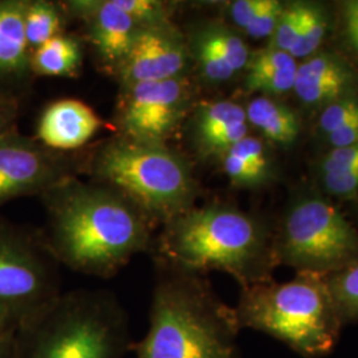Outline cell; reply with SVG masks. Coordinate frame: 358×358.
Instances as JSON below:
<instances>
[{"instance_id": "7", "label": "cell", "mask_w": 358, "mask_h": 358, "mask_svg": "<svg viewBox=\"0 0 358 358\" xmlns=\"http://www.w3.org/2000/svg\"><path fill=\"white\" fill-rule=\"evenodd\" d=\"M275 254L297 273L328 276L358 263V231L329 201L304 195L275 232Z\"/></svg>"}, {"instance_id": "24", "label": "cell", "mask_w": 358, "mask_h": 358, "mask_svg": "<svg viewBox=\"0 0 358 358\" xmlns=\"http://www.w3.org/2000/svg\"><path fill=\"white\" fill-rule=\"evenodd\" d=\"M236 154L254 177L257 187L267 185L275 177V165L267 143L255 136H247L230 149Z\"/></svg>"}, {"instance_id": "17", "label": "cell", "mask_w": 358, "mask_h": 358, "mask_svg": "<svg viewBox=\"0 0 358 358\" xmlns=\"http://www.w3.org/2000/svg\"><path fill=\"white\" fill-rule=\"evenodd\" d=\"M299 63L289 53L264 48L251 55L245 69L244 90L259 96L279 97L294 90Z\"/></svg>"}, {"instance_id": "2", "label": "cell", "mask_w": 358, "mask_h": 358, "mask_svg": "<svg viewBox=\"0 0 358 358\" xmlns=\"http://www.w3.org/2000/svg\"><path fill=\"white\" fill-rule=\"evenodd\" d=\"M157 264L205 273L220 271L242 288L271 282L278 266L275 234L259 217L231 206L192 207L154 238Z\"/></svg>"}, {"instance_id": "18", "label": "cell", "mask_w": 358, "mask_h": 358, "mask_svg": "<svg viewBox=\"0 0 358 358\" xmlns=\"http://www.w3.org/2000/svg\"><path fill=\"white\" fill-rule=\"evenodd\" d=\"M248 127L256 129L266 141L291 148L300 136V120L294 109L268 96H255L244 106Z\"/></svg>"}, {"instance_id": "6", "label": "cell", "mask_w": 358, "mask_h": 358, "mask_svg": "<svg viewBox=\"0 0 358 358\" xmlns=\"http://www.w3.org/2000/svg\"><path fill=\"white\" fill-rule=\"evenodd\" d=\"M234 310L241 329L266 333L304 358L332 353L344 328L325 276L315 273L242 288Z\"/></svg>"}, {"instance_id": "29", "label": "cell", "mask_w": 358, "mask_h": 358, "mask_svg": "<svg viewBox=\"0 0 358 358\" xmlns=\"http://www.w3.org/2000/svg\"><path fill=\"white\" fill-rule=\"evenodd\" d=\"M356 169H358V142L338 149H329L319 164L320 176L346 173Z\"/></svg>"}, {"instance_id": "19", "label": "cell", "mask_w": 358, "mask_h": 358, "mask_svg": "<svg viewBox=\"0 0 358 358\" xmlns=\"http://www.w3.org/2000/svg\"><path fill=\"white\" fill-rule=\"evenodd\" d=\"M83 63V47L71 35L55 36L31 55L34 76H75Z\"/></svg>"}, {"instance_id": "36", "label": "cell", "mask_w": 358, "mask_h": 358, "mask_svg": "<svg viewBox=\"0 0 358 358\" xmlns=\"http://www.w3.org/2000/svg\"><path fill=\"white\" fill-rule=\"evenodd\" d=\"M4 333H13V332H6V331H3V329H0V336H1V334H4Z\"/></svg>"}, {"instance_id": "13", "label": "cell", "mask_w": 358, "mask_h": 358, "mask_svg": "<svg viewBox=\"0 0 358 358\" xmlns=\"http://www.w3.org/2000/svg\"><path fill=\"white\" fill-rule=\"evenodd\" d=\"M189 133L192 148L203 159H219L248 136L244 106L231 100L203 101L192 108Z\"/></svg>"}, {"instance_id": "4", "label": "cell", "mask_w": 358, "mask_h": 358, "mask_svg": "<svg viewBox=\"0 0 358 358\" xmlns=\"http://www.w3.org/2000/svg\"><path fill=\"white\" fill-rule=\"evenodd\" d=\"M133 343L128 310L115 292L75 289L15 331L13 358H125Z\"/></svg>"}, {"instance_id": "15", "label": "cell", "mask_w": 358, "mask_h": 358, "mask_svg": "<svg viewBox=\"0 0 358 358\" xmlns=\"http://www.w3.org/2000/svg\"><path fill=\"white\" fill-rule=\"evenodd\" d=\"M103 125V120L90 105L63 99L43 110L35 138L51 150L68 153L87 145Z\"/></svg>"}, {"instance_id": "30", "label": "cell", "mask_w": 358, "mask_h": 358, "mask_svg": "<svg viewBox=\"0 0 358 358\" xmlns=\"http://www.w3.org/2000/svg\"><path fill=\"white\" fill-rule=\"evenodd\" d=\"M325 192L341 199H353L358 195V169L338 173L320 176Z\"/></svg>"}, {"instance_id": "10", "label": "cell", "mask_w": 358, "mask_h": 358, "mask_svg": "<svg viewBox=\"0 0 358 358\" xmlns=\"http://www.w3.org/2000/svg\"><path fill=\"white\" fill-rule=\"evenodd\" d=\"M121 90L117 113L121 134L140 141L166 143L194 108L187 76L137 83Z\"/></svg>"}, {"instance_id": "26", "label": "cell", "mask_w": 358, "mask_h": 358, "mask_svg": "<svg viewBox=\"0 0 358 358\" xmlns=\"http://www.w3.org/2000/svg\"><path fill=\"white\" fill-rule=\"evenodd\" d=\"M358 118V94L350 93L322 108L319 117V131L327 137Z\"/></svg>"}, {"instance_id": "23", "label": "cell", "mask_w": 358, "mask_h": 358, "mask_svg": "<svg viewBox=\"0 0 358 358\" xmlns=\"http://www.w3.org/2000/svg\"><path fill=\"white\" fill-rule=\"evenodd\" d=\"M328 29V17L319 4L303 3L301 24L289 55L296 60H306L317 53Z\"/></svg>"}, {"instance_id": "22", "label": "cell", "mask_w": 358, "mask_h": 358, "mask_svg": "<svg viewBox=\"0 0 358 358\" xmlns=\"http://www.w3.org/2000/svg\"><path fill=\"white\" fill-rule=\"evenodd\" d=\"M343 327L358 321V263L325 276Z\"/></svg>"}, {"instance_id": "32", "label": "cell", "mask_w": 358, "mask_h": 358, "mask_svg": "<svg viewBox=\"0 0 358 358\" xmlns=\"http://www.w3.org/2000/svg\"><path fill=\"white\" fill-rule=\"evenodd\" d=\"M343 23L346 40L358 55V0H350L344 3Z\"/></svg>"}, {"instance_id": "27", "label": "cell", "mask_w": 358, "mask_h": 358, "mask_svg": "<svg viewBox=\"0 0 358 358\" xmlns=\"http://www.w3.org/2000/svg\"><path fill=\"white\" fill-rule=\"evenodd\" d=\"M303 15V3L285 4L282 15L269 38L268 47L278 51L289 53L297 38Z\"/></svg>"}, {"instance_id": "31", "label": "cell", "mask_w": 358, "mask_h": 358, "mask_svg": "<svg viewBox=\"0 0 358 358\" xmlns=\"http://www.w3.org/2000/svg\"><path fill=\"white\" fill-rule=\"evenodd\" d=\"M264 0H235L227 6V13L231 22L238 29L243 31L256 13L262 8Z\"/></svg>"}, {"instance_id": "25", "label": "cell", "mask_w": 358, "mask_h": 358, "mask_svg": "<svg viewBox=\"0 0 358 358\" xmlns=\"http://www.w3.org/2000/svg\"><path fill=\"white\" fill-rule=\"evenodd\" d=\"M120 7L134 20L140 28L162 26L171 22L173 7L161 0H115Z\"/></svg>"}, {"instance_id": "11", "label": "cell", "mask_w": 358, "mask_h": 358, "mask_svg": "<svg viewBox=\"0 0 358 358\" xmlns=\"http://www.w3.org/2000/svg\"><path fill=\"white\" fill-rule=\"evenodd\" d=\"M187 38L174 23L140 28L117 69L121 88L137 83L166 81L187 76L192 63Z\"/></svg>"}, {"instance_id": "8", "label": "cell", "mask_w": 358, "mask_h": 358, "mask_svg": "<svg viewBox=\"0 0 358 358\" xmlns=\"http://www.w3.org/2000/svg\"><path fill=\"white\" fill-rule=\"evenodd\" d=\"M60 294V264L43 232L0 215V329L15 332Z\"/></svg>"}, {"instance_id": "20", "label": "cell", "mask_w": 358, "mask_h": 358, "mask_svg": "<svg viewBox=\"0 0 358 358\" xmlns=\"http://www.w3.org/2000/svg\"><path fill=\"white\" fill-rule=\"evenodd\" d=\"M189 38L199 41L215 52L236 75L245 72L252 53L239 32L227 24L215 20L203 22L195 26Z\"/></svg>"}, {"instance_id": "12", "label": "cell", "mask_w": 358, "mask_h": 358, "mask_svg": "<svg viewBox=\"0 0 358 358\" xmlns=\"http://www.w3.org/2000/svg\"><path fill=\"white\" fill-rule=\"evenodd\" d=\"M65 8L87 27V35L106 68L117 72L140 27L115 6V0H73Z\"/></svg>"}, {"instance_id": "3", "label": "cell", "mask_w": 358, "mask_h": 358, "mask_svg": "<svg viewBox=\"0 0 358 358\" xmlns=\"http://www.w3.org/2000/svg\"><path fill=\"white\" fill-rule=\"evenodd\" d=\"M149 329L136 358H242L241 327L201 273L157 264Z\"/></svg>"}, {"instance_id": "21", "label": "cell", "mask_w": 358, "mask_h": 358, "mask_svg": "<svg viewBox=\"0 0 358 358\" xmlns=\"http://www.w3.org/2000/svg\"><path fill=\"white\" fill-rule=\"evenodd\" d=\"M24 29L31 51L63 34L64 13L62 7L48 0H27Z\"/></svg>"}, {"instance_id": "34", "label": "cell", "mask_w": 358, "mask_h": 358, "mask_svg": "<svg viewBox=\"0 0 358 358\" xmlns=\"http://www.w3.org/2000/svg\"><path fill=\"white\" fill-rule=\"evenodd\" d=\"M19 103L0 94V137L16 128Z\"/></svg>"}, {"instance_id": "16", "label": "cell", "mask_w": 358, "mask_h": 358, "mask_svg": "<svg viewBox=\"0 0 358 358\" xmlns=\"http://www.w3.org/2000/svg\"><path fill=\"white\" fill-rule=\"evenodd\" d=\"M357 75L345 60L332 52H317L299 63L294 94L307 106H327L355 93Z\"/></svg>"}, {"instance_id": "1", "label": "cell", "mask_w": 358, "mask_h": 358, "mask_svg": "<svg viewBox=\"0 0 358 358\" xmlns=\"http://www.w3.org/2000/svg\"><path fill=\"white\" fill-rule=\"evenodd\" d=\"M44 241L60 266L108 279L152 251L158 229L124 194L100 182L65 179L41 195Z\"/></svg>"}, {"instance_id": "35", "label": "cell", "mask_w": 358, "mask_h": 358, "mask_svg": "<svg viewBox=\"0 0 358 358\" xmlns=\"http://www.w3.org/2000/svg\"><path fill=\"white\" fill-rule=\"evenodd\" d=\"M13 333L0 336V358H13Z\"/></svg>"}, {"instance_id": "9", "label": "cell", "mask_w": 358, "mask_h": 358, "mask_svg": "<svg viewBox=\"0 0 358 358\" xmlns=\"http://www.w3.org/2000/svg\"><path fill=\"white\" fill-rule=\"evenodd\" d=\"M84 164L85 159L51 150L16 127L0 137V206L22 196H41L84 173Z\"/></svg>"}, {"instance_id": "33", "label": "cell", "mask_w": 358, "mask_h": 358, "mask_svg": "<svg viewBox=\"0 0 358 358\" xmlns=\"http://www.w3.org/2000/svg\"><path fill=\"white\" fill-rule=\"evenodd\" d=\"M325 142L328 143L329 149H338L349 146L358 142V118L349 122L344 128L333 131L329 136L324 137Z\"/></svg>"}, {"instance_id": "5", "label": "cell", "mask_w": 358, "mask_h": 358, "mask_svg": "<svg viewBox=\"0 0 358 358\" xmlns=\"http://www.w3.org/2000/svg\"><path fill=\"white\" fill-rule=\"evenodd\" d=\"M84 171L124 194L157 227L190 210L198 195L190 161L167 143L118 134L90 154Z\"/></svg>"}, {"instance_id": "14", "label": "cell", "mask_w": 358, "mask_h": 358, "mask_svg": "<svg viewBox=\"0 0 358 358\" xmlns=\"http://www.w3.org/2000/svg\"><path fill=\"white\" fill-rule=\"evenodd\" d=\"M27 0H0V94L20 103L34 78L24 29Z\"/></svg>"}, {"instance_id": "28", "label": "cell", "mask_w": 358, "mask_h": 358, "mask_svg": "<svg viewBox=\"0 0 358 358\" xmlns=\"http://www.w3.org/2000/svg\"><path fill=\"white\" fill-rule=\"evenodd\" d=\"M285 4L278 0H264L262 8L243 29L247 36L252 38H269L272 36L278 20Z\"/></svg>"}]
</instances>
